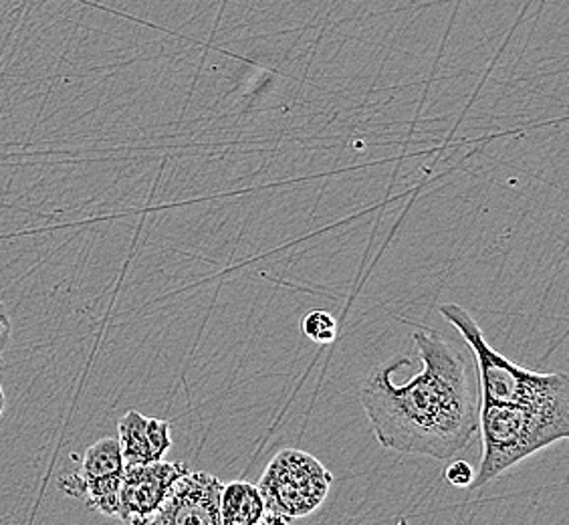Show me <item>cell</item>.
I'll list each match as a JSON object with an SVG mask.
<instances>
[{
  "mask_svg": "<svg viewBox=\"0 0 569 525\" xmlns=\"http://www.w3.org/2000/svg\"><path fill=\"white\" fill-rule=\"evenodd\" d=\"M415 341L420 373L400 384V360L388 361L368 376L360 403L383 449L449 460L479 430V390L469 380L465 356L437 329H417Z\"/></svg>",
  "mask_w": 569,
  "mask_h": 525,
  "instance_id": "6da1fadb",
  "label": "cell"
},
{
  "mask_svg": "<svg viewBox=\"0 0 569 525\" xmlns=\"http://www.w3.org/2000/svg\"><path fill=\"white\" fill-rule=\"evenodd\" d=\"M482 455L469 489L497 479L517 463L569 437V403L479 405Z\"/></svg>",
  "mask_w": 569,
  "mask_h": 525,
  "instance_id": "7a4b0ae2",
  "label": "cell"
},
{
  "mask_svg": "<svg viewBox=\"0 0 569 525\" xmlns=\"http://www.w3.org/2000/svg\"><path fill=\"white\" fill-rule=\"evenodd\" d=\"M440 316L459 329L469 344L479 370V405H551L569 403V376L566 373H536L517 366L495 350L477 319L462 306L442 304Z\"/></svg>",
  "mask_w": 569,
  "mask_h": 525,
  "instance_id": "3957f363",
  "label": "cell"
},
{
  "mask_svg": "<svg viewBox=\"0 0 569 525\" xmlns=\"http://www.w3.org/2000/svg\"><path fill=\"white\" fill-rule=\"evenodd\" d=\"M333 485L331 470L311 453L283 449L267 465L259 492L264 509L284 519H299L318 512Z\"/></svg>",
  "mask_w": 569,
  "mask_h": 525,
  "instance_id": "277c9868",
  "label": "cell"
},
{
  "mask_svg": "<svg viewBox=\"0 0 569 525\" xmlns=\"http://www.w3.org/2000/svg\"><path fill=\"white\" fill-rule=\"evenodd\" d=\"M123 470L118 437L99 438L83 453L81 469L59 479V489L98 514L118 517Z\"/></svg>",
  "mask_w": 569,
  "mask_h": 525,
  "instance_id": "5b68a950",
  "label": "cell"
},
{
  "mask_svg": "<svg viewBox=\"0 0 569 525\" xmlns=\"http://www.w3.org/2000/svg\"><path fill=\"white\" fill-rule=\"evenodd\" d=\"M184 463L156 460L126 465L120 489L118 519L128 525H148L162 505L170 487L188 473Z\"/></svg>",
  "mask_w": 569,
  "mask_h": 525,
  "instance_id": "8992f818",
  "label": "cell"
},
{
  "mask_svg": "<svg viewBox=\"0 0 569 525\" xmlns=\"http://www.w3.org/2000/svg\"><path fill=\"white\" fill-rule=\"evenodd\" d=\"M222 482L207 470H188L170 487L148 525H220Z\"/></svg>",
  "mask_w": 569,
  "mask_h": 525,
  "instance_id": "52a82bcc",
  "label": "cell"
},
{
  "mask_svg": "<svg viewBox=\"0 0 569 525\" xmlns=\"http://www.w3.org/2000/svg\"><path fill=\"white\" fill-rule=\"evenodd\" d=\"M263 495L249 482H230L220 489V525H257L263 519Z\"/></svg>",
  "mask_w": 569,
  "mask_h": 525,
  "instance_id": "ba28073f",
  "label": "cell"
},
{
  "mask_svg": "<svg viewBox=\"0 0 569 525\" xmlns=\"http://www.w3.org/2000/svg\"><path fill=\"white\" fill-rule=\"evenodd\" d=\"M118 440H120L121 457L126 465H146L160 459L150 443L148 433V416L138 410H130L121 416L118 423Z\"/></svg>",
  "mask_w": 569,
  "mask_h": 525,
  "instance_id": "9c48e42d",
  "label": "cell"
},
{
  "mask_svg": "<svg viewBox=\"0 0 569 525\" xmlns=\"http://www.w3.org/2000/svg\"><path fill=\"white\" fill-rule=\"evenodd\" d=\"M301 328L307 338L316 344H321V346H328L338 338V321L331 314L321 311V309L309 311L301 321Z\"/></svg>",
  "mask_w": 569,
  "mask_h": 525,
  "instance_id": "30bf717a",
  "label": "cell"
},
{
  "mask_svg": "<svg viewBox=\"0 0 569 525\" xmlns=\"http://www.w3.org/2000/svg\"><path fill=\"white\" fill-rule=\"evenodd\" d=\"M472 477H475V469H472L471 463H467V460H455V463H450L449 469H447V482L455 485V487L469 489Z\"/></svg>",
  "mask_w": 569,
  "mask_h": 525,
  "instance_id": "8fae6325",
  "label": "cell"
},
{
  "mask_svg": "<svg viewBox=\"0 0 569 525\" xmlns=\"http://www.w3.org/2000/svg\"><path fill=\"white\" fill-rule=\"evenodd\" d=\"M9 339H11V316L0 299V358L9 346Z\"/></svg>",
  "mask_w": 569,
  "mask_h": 525,
  "instance_id": "7c38bea8",
  "label": "cell"
},
{
  "mask_svg": "<svg viewBox=\"0 0 569 525\" xmlns=\"http://www.w3.org/2000/svg\"><path fill=\"white\" fill-rule=\"evenodd\" d=\"M257 525H291L289 524V519H284V517H281V515H274V514H264L263 519L259 522Z\"/></svg>",
  "mask_w": 569,
  "mask_h": 525,
  "instance_id": "4fadbf2b",
  "label": "cell"
},
{
  "mask_svg": "<svg viewBox=\"0 0 569 525\" xmlns=\"http://www.w3.org/2000/svg\"><path fill=\"white\" fill-rule=\"evenodd\" d=\"M4 405H7V400H4V393H2V386H0V416L4 413Z\"/></svg>",
  "mask_w": 569,
  "mask_h": 525,
  "instance_id": "5bb4252c",
  "label": "cell"
}]
</instances>
